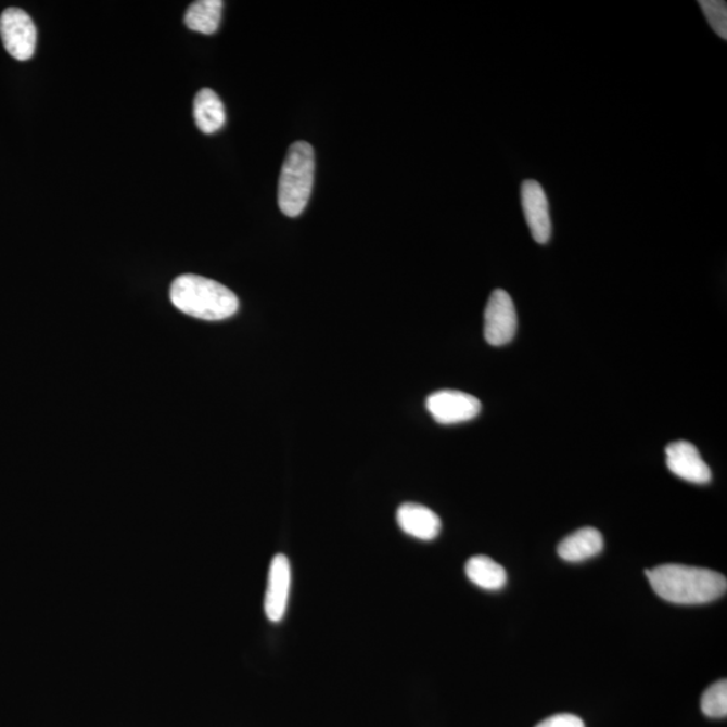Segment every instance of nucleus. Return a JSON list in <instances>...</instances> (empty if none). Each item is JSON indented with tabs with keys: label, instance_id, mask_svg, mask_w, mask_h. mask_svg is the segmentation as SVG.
<instances>
[{
	"label": "nucleus",
	"instance_id": "1a4fd4ad",
	"mask_svg": "<svg viewBox=\"0 0 727 727\" xmlns=\"http://www.w3.org/2000/svg\"><path fill=\"white\" fill-rule=\"evenodd\" d=\"M291 586V567L286 556L278 553L272 558L265 598V612L268 620L279 623L286 613Z\"/></svg>",
	"mask_w": 727,
	"mask_h": 727
},
{
	"label": "nucleus",
	"instance_id": "6e6552de",
	"mask_svg": "<svg viewBox=\"0 0 727 727\" xmlns=\"http://www.w3.org/2000/svg\"><path fill=\"white\" fill-rule=\"evenodd\" d=\"M665 455L671 473L678 475L679 479L692 484H707L712 480V471L690 442H673L665 449Z\"/></svg>",
	"mask_w": 727,
	"mask_h": 727
},
{
	"label": "nucleus",
	"instance_id": "39448f33",
	"mask_svg": "<svg viewBox=\"0 0 727 727\" xmlns=\"http://www.w3.org/2000/svg\"><path fill=\"white\" fill-rule=\"evenodd\" d=\"M518 330V315L511 295L497 289L490 294L484 313V335L492 346L511 343Z\"/></svg>",
	"mask_w": 727,
	"mask_h": 727
},
{
	"label": "nucleus",
	"instance_id": "ddd939ff",
	"mask_svg": "<svg viewBox=\"0 0 727 727\" xmlns=\"http://www.w3.org/2000/svg\"><path fill=\"white\" fill-rule=\"evenodd\" d=\"M465 573L481 589L495 591L507 585L506 569L489 557L477 556L469 559Z\"/></svg>",
	"mask_w": 727,
	"mask_h": 727
},
{
	"label": "nucleus",
	"instance_id": "dca6fc26",
	"mask_svg": "<svg viewBox=\"0 0 727 727\" xmlns=\"http://www.w3.org/2000/svg\"><path fill=\"white\" fill-rule=\"evenodd\" d=\"M712 29L717 35L727 39V4L720 0H702L699 2Z\"/></svg>",
	"mask_w": 727,
	"mask_h": 727
},
{
	"label": "nucleus",
	"instance_id": "4468645a",
	"mask_svg": "<svg viewBox=\"0 0 727 727\" xmlns=\"http://www.w3.org/2000/svg\"><path fill=\"white\" fill-rule=\"evenodd\" d=\"M224 3L221 0H199L184 14V25L190 30L211 36L217 31L221 22Z\"/></svg>",
	"mask_w": 727,
	"mask_h": 727
},
{
	"label": "nucleus",
	"instance_id": "7ed1b4c3",
	"mask_svg": "<svg viewBox=\"0 0 727 727\" xmlns=\"http://www.w3.org/2000/svg\"><path fill=\"white\" fill-rule=\"evenodd\" d=\"M316 154L307 142L290 145L278 184V204L282 214L298 217L305 211L315 183Z\"/></svg>",
	"mask_w": 727,
	"mask_h": 727
},
{
	"label": "nucleus",
	"instance_id": "2eb2a0df",
	"mask_svg": "<svg viewBox=\"0 0 727 727\" xmlns=\"http://www.w3.org/2000/svg\"><path fill=\"white\" fill-rule=\"evenodd\" d=\"M702 712L710 718H725L727 715V681L719 680L704 691Z\"/></svg>",
	"mask_w": 727,
	"mask_h": 727
},
{
	"label": "nucleus",
	"instance_id": "423d86ee",
	"mask_svg": "<svg viewBox=\"0 0 727 727\" xmlns=\"http://www.w3.org/2000/svg\"><path fill=\"white\" fill-rule=\"evenodd\" d=\"M426 407L439 424L472 421L481 411V403L473 395L461 391L444 390L429 396Z\"/></svg>",
	"mask_w": 727,
	"mask_h": 727
},
{
	"label": "nucleus",
	"instance_id": "f3484780",
	"mask_svg": "<svg viewBox=\"0 0 727 727\" xmlns=\"http://www.w3.org/2000/svg\"><path fill=\"white\" fill-rule=\"evenodd\" d=\"M536 727H585V724L577 715L558 714L541 720Z\"/></svg>",
	"mask_w": 727,
	"mask_h": 727
},
{
	"label": "nucleus",
	"instance_id": "f03ea898",
	"mask_svg": "<svg viewBox=\"0 0 727 727\" xmlns=\"http://www.w3.org/2000/svg\"><path fill=\"white\" fill-rule=\"evenodd\" d=\"M171 304L190 317L204 321H222L237 315V294L212 279L184 273L173 282Z\"/></svg>",
	"mask_w": 727,
	"mask_h": 727
},
{
	"label": "nucleus",
	"instance_id": "9d476101",
	"mask_svg": "<svg viewBox=\"0 0 727 727\" xmlns=\"http://www.w3.org/2000/svg\"><path fill=\"white\" fill-rule=\"evenodd\" d=\"M403 533L421 540H433L439 535L442 522L432 509L416 502H405L396 513Z\"/></svg>",
	"mask_w": 727,
	"mask_h": 727
},
{
	"label": "nucleus",
	"instance_id": "20e7f679",
	"mask_svg": "<svg viewBox=\"0 0 727 727\" xmlns=\"http://www.w3.org/2000/svg\"><path fill=\"white\" fill-rule=\"evenodd\" d=\"M0 37L11 58L30 60L37 47L35 22L24 10L10 8L0 16Z\"/></svg>",
	"mask_w": 727,
	"mask_h": 727
},
{
	"label": "nucleus",
	"instance_id": "f257e3e1",
	"mask_svg": "<svg viewBox=\"0 0 727 727\" xmlns=\"http://www.w3.org/2000/svg\"><path fill=\"white\" fill-rule=\"evenodd\" d=\"M652 589L663 600L679 605H701L725 596V575L709 569L663 564L646 570Z\"/></svg>",
	"mask_w": 727,
	"mask_h": 727
},
{
	"label": "nucleus",
	"instance_id": "9b49d317",
	"mask_svg": "<svg viewBox=\"0 0 727 727\" xmlns=\"http://www.w3.org/2000/svg\"><path fill=\"white\" fill-rule=\"evenodd\" d=\"M603 550V538L600 531L585 527L569 535L558 546V556L567 562H582L597 557Z\"/></svg>",
	"mask_w": 727,
	"mask_h": 727
},
{
	"label": "nucleus",
	"instance_id": "0eeeda50",
	"mask_svg": "<svg viewBox=\"0 0 727 727\" xmlns=\"http://www.w3.org/2000/svg\"><path fill=\"white\" fill-rule=\"evenodd\" d=\"M522 206L525 221L536 243L547 244L552 234L550 206L544 187L527 180L522 184Z\"/></svg>",
	"mask_w": 727,
	"mask_h": 727
},
{
	"label": "nucleus",
	"instance_id": "f8f14e48",
	"mask_svg": "<svg viewBox=\"0 0 727 727\" xmlns=\"http://www.w3.org/2000/svg\"><path fill=\"white\" fill-rule=\"evenodd\" d=\"M193 115L199 130L208 133V136L220 131L222 126L226 125V109H224L221 99L208 88L201 89L195 97Z\"/></svg>",
	"mask_w": 727,
	"mask_h": 727
}]
</instances>
